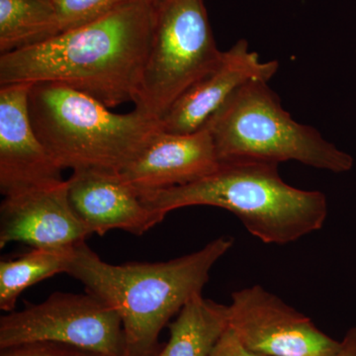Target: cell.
<instances>
[{"label":"cell","mask_w":356,"mask_h":356,"mask_svg":"<svg viewBox=\"0 0 356 356\" xmlns=\"http://www.w3.org/2000/svg\"><path fill=\"white\" fill-rule=\"evenodd\" d=\"M156 6L139 0L37 46L0 56V86L62 83L109 108L135 103L151 48Z\"/></svg>","instance_id":"1"},{"label":"cell","mask_w":356,"mask_h":356,"mask_svg":"<svg viewBox=\"0 0 356 356\" xmlns=\"http://www.w3.org/2000/svg\"><path fill=\"white\" fill-rule=\"evenodd\" d=\"M233 245L232 236H220L197 252L170 261L115 266L83 243L74 250L67 273L117 312L126 356H149L161 348V330L192 297L202 293L211 269Z\"/></svg>","instance_id":"2"},{"label":"cell","mask_w":356,"mask_h":356,"mask_svg":"<svg viewBox=\"0 0 356 356\" xmlns=\"http://www.w3.org/2000/svg\"><path fill=\"white\" fill-rule=\"evenodd\" d=\"M278 165L227 159L191 184L139 193L147 207L163 216L191 206L222 208L236 215L262 243L287 245L324 227L327 200L323 192L286 184Z\"/></svg>","instance_id":"3"},{"label":"cell","mask_w":356,"mask_h":356,"mask_svg":"<svg viewBox=\"0 0 356 356\" xmlns=\"http://www.w3.org/2000/svg\"><path fill=\"white\" fill-rule=\"evenodd\" d=\"M28 105L39 139L63 170L121 172L161 131L159 121L138 110L115 113L62 83H33Z\"/></svg>","instance_id":"4"},{"label":"cell","mask_w":356,"mask_h":356,"mask_svg":"<svg viewBox=\"0 0 356 356\" xmlns=\"http://www.w3.org/2000/svg\"><path fill=\"white\" fill-rule=\"evenodd\" d=\"M268 83L255 79L243 84L206 124L220 161H294L334 173L350 170L353 156L315 128L294 120Z\"/></svg>","instance_id":"5"},{"label":"cell","mask_w":356,"mask_h":356,"mask_svg":"<svg viewBox=\"0 0 356 356\" xmlns=\"http://www.w3.org/2000/svg\"><path fill=\"white\" fill-rule=\"evenodd\" d=\"M222 53L204 0H161L135 109L161 120L187 89L219 65Z\"/></svg>","instance_id":"6"},{"label":"cell","mask_w":356,"mask_h":356,"mask_svg":"<svg viewBox=\"0 0 356 356\" xmlns=\"http://www.w3.org/2000/svg\"><path fill=\"white\" fill-rule=\"evenodd\" d=\"M34 341H56L106 356H126L120 317L88 292H56L42 303H25L22 310L0 318V350Z\"/></svg>","instance_id":"7"},{"label":"cell","mask_w":356,"mask_h":356,"mask_svg":"<svg viewBox=\"0 0 356 356\" xmlns=\"http://www.w3.org/2000/svg\"><path fill=\"white\" fill-rule=\"evenodd\" d=\"M229 327L243 346L264 356H334L341 341L261 285L232 293Z\"/></svg>","instance_id":"8"},{"label":"cell","mask_w":356,"mask_h":356,"mask_svg":"<svg viewBox=\"0 0 356 356\" xmlns=\"http://www.w3.org/2000/svg\"><path fill=\"white\" fill-rule=\"evenodd\" d=\"M30 83L0 86V192L13 195L65 181L30 117Z\"/></svg>","instance_id":"9"},{"label":"cell","mask_w":356,"mask_h":356,"mask_svg":"<svg viewBox=\"0 0 356 356\" xmlns=\"http://www.w3.org/2000/svg\"><path fill=\"white\" fill-rule=\"evenodd\" d=\"M89 233L70 205L67 184L6 196L0 206V248L23 243L33 248L72 250Z\"/></svg>","instance_id":"10"},{"label":"cell","mask_w":356,"mask_h":356,"mask_svg":"<svg viewBox=\"0 0 356 356\" xmlns=\"http://www.w3.org/2000/svg\"><path fill=\"white\" fill-rule=\"evenodd\" d=\"M67 184L70 205L89 235L121 229L140 236L165 220L145 205L139 191L121 172L74 170Z\"/></svg>","instance_id":"11"},{"label":"cell","mask_w":356,"mask_h":356,"mask_svg":"<svg viewBox=\"0 0 356 356\" xmlns=\"http://www.w3.org/2000/svg\"><path fill=\"white\" fill-rule=\"evenodd\" d=\"M277 60H264L250 50L247 40L236 42L222 53L214 70L196 81L173 103L159 120L166 133L191 134L205 127L234 92L250 81H269L277 72Z\"/></svg>","instance_id":"12"},{"label":"cell","mask_w":356,"mask_h":356,"mask_svg":"<svg viewBox=\"0 0 356 356\" xmlns=\"http://www.w3.org/2000/svg\"><path fill=\"white\" fill-rule=\"evenodd\" d=\"M219 163L207 128L191 134L161 130L121 173L138 191H156L196 181Z\"/></svg>","instance_id":"13"},{"label":"cell","mask_w":356,"mask_h":356,"mask_svg":"<svg viewBox=\"0 0 356 356\" xmlns=\"http://www.w3.org/2000/svg\"><path fill=\"white\" fill-rule=\"evenodd\" d=\"M229 327V305L195 295L168 324L170 339L159 356H210Z\"/></svg>","instance_id":"14"},{"label":"cell","mask_w":356,"mask_h":356,"mask_svg":"<svg viewBox=\"0 0 356 356\" xmlns=\"http://www.w3.org/2000/svg\"><path fill=\"white\" fill-rule=\"evenodd\" d=\"M51 0H0V53H13L60 35Z\"/></svg>","instance_id":"15"},{"label":"cell","mask_w":356,"mask_h":356,"mask_svg":"<svg viewBox=\"0 0 356 356\" xmlns=\"http://www.w3.org/2000/svg\"><path fill=\"white\" fill-rule=\"evenodd\" d=\"M74 250L32 248L18 259L0 262V309L10 313L24 290L58 273H67Z\"/></svg>","instance_id":"16"},{"label":"cell","mask_w":356,"mask_h":356,"mask_svg":"<svg viewBox=\"0 0 356 356\" xmlns=\"http://www.w3.org/2000/svg\"><path fill=\"white\" fill-rule=\"evenodd\" d=\"M57 11L60 31L90 24L122 7L139 0H51Z\"/></svg>","instance_id":"17"},{"label":"cell","mask_w":356,"mask_h":356,"mask_svg":"<svg viewBox=\"0 0 356 356\" xmlns=\"http://www.w3.org/2000/svg\"><path fill=\"white\" fill-rule=\"evenodd\" d=\"M0 356H106L56 341H34L0 350Z\"/></svg>","instance_id":"18"},{"label":"cell","mask_w":356,"mask_h":356,"mask_svg":"<svg viewBox=\"0 0 356 356\" xmlns=\"http://www.w3.org/2000/svg\"><path fill=\"white\" fill-rule=\"evenodd\" d=\"M210 356H264L257 355L254 351L248 350L242 343L233 330L229 329L225 332L214 350Z\"/></svg>","instance_id":"19"},{"label":"cell","mask_w":356,"mask_h":356,"mask_svg":"<svg viewBox=\"0 0 356 356\" xmlns=\"http://www.w3.org/2000/svg\"><path fill=\"white\" fill-rule=\"evenodd\" d=\"M334 356H356V327L346 332L341 339V346Z\"/></svg>","instance_id":"20"},{"label":"cell","mask_w":356,"mask_h":356,"mask_svg":"<svg viewBox=\"0 0 356 356\" xmlns=\"http://www.w3.org/2000/svg\"><path fill=\"white\" fill-rule=\"evenodd\" d=\"M151 1L153 2L154 6H156L159 3V2L161 1V0H151Z\"/></svg>","instance_id":"21"},{"label":"cell","mask_w":356,"mask_h":356,"mask_svg":"<svg viewBox=\"0 0 356 356\" xmlns=\"http://www.w3.org/2000/svg\"><path fill=\"white\" fill-rule=\"evenodd\" d=\"M159 350H161V348H159V350L156 351V353H153V355H149V356H159Z\"/></svg>","instance_id":"22"}]
</instances>
